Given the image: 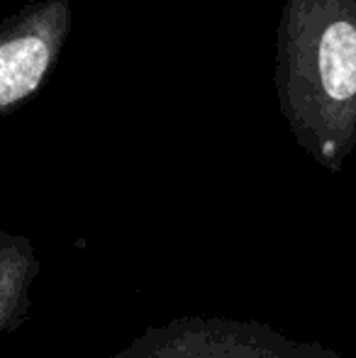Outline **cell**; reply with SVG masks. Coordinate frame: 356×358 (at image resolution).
<instances>
[{
  "label": "cell",
  "instance_id": "obj_3",
  "mask_svg": "<svg viewBox=\"0 0 356 358\" xmlns=\"http://www.w3.org/2000/svg\"><path fill=\"white\" fill-rule=\"evenodd\" d=\"M71 24L69 0H32L0 20V117L17 113L47 85Z\"/></svg>",
  "mask_w": 356,
  "mask_h": 358
},
{
  "label": "cell",
  "instance_id": "obj_4",
  "mask_svg": "<svg viewBox=\"0 0 356 358\" xmlns=\"http://www.w3.org/2000/svg\"><path fill=\"white\" fill-rule=\"evenodd\" d=\"M42 271L32 241L0 229V336L15 331L29 315L34 278Z\"/></svg>",
  "mask_w": 356,
  "mask_h": 358
},
{
  "label": "cell",
  "instance_id": "obj_2",
  "mask_svg": "<svg viewBox=\"0 0 356 358\" xmlns=\"http://www.w3.org/2000/svg\"><path fill=\"white\" fill-rule=\"evenodd\" d=\"M110 358H347L257 320L185 315L149 327Z\"/></svg>",
  "mask_w": 356,
  "mask_h": 358
},
{
  "label": "cell",
  "instance_id": "obj_1",
  "mask_svg": "<svg viewBox=\"0 0 356 358\" xmlns=\"http://www.w3.org/2000/svg\"><path fill=\"white\" fill-rule=\"evenodd\" d=\"M273 85L295 144L342 171L356 149V0H285Z\"/></svg>",
  "mask_w": 356,
  "mask_h": 358
}]
</instances>
